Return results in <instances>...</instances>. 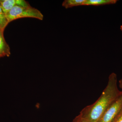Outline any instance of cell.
<instances>
[{
    "instance_id": "6da1fadb",
    "label": "cell",
    "mask_w": 122,
    "mask_h": 122,
    "mask_svg": "<svg viewBox=\"0 0 122 122\" xmlns=\"http://www.w3.org/2000/svg\"><path fill=\"white\" fill-rule=\"evenodd\" d=\"M122 92L118 88L117 75L112 73L100 97L93 104L84 107L79 115L85 122H98L105 111L120 96Z\"/></svg>"
},
{
    "instance_id": "7a4b0ae2",
    "label": "cell",
    "mask_w": 122,
    "mask_h": 122,
    "mask_svg": "<svg viewBox=\"0 0 122 122\" xmlns=\"http://www.w3.org/2000/svg\"><path fill=\"white\" fill-rule=\"evenodd\" d=\"M9 23L12 21L23 18L30 17L42 20L44 16L37 9L31 6L21 7L16 5L5 14Z\"/></svg>"
},
{
    "instance_id": "3957f363",
    "label": "cell",
    "mask_w": 122,
    "mask_h": 122,
    "mask_svg": "<svg viewBox=\"0 0 122 122\" xmlns=\"http://www.w3.org/2000/svg\"><path fill=\"white\" fill-rule=\"evenodd\" d=\"M122 107V91L120 96L105 111L98 122H112Z\"/></svg>"
},
{
    "instance_id": "277c9868",
    "label": "cell",
    "mask_w": 122,
    "mask_h": 122,
    "mask_svg": "<svg viewBox=\"0 0 122 122\" xmlns=\"http://www.w3.org/2000/svg\"><path fill=\"white\" fill-rule=\"evenodd\" d=\"M0 4L5 14L16 5L24 7L30 6L28 2L24 0H0Z\"/></svg>"
},
{
    "instance_id": "5b68a950",
    "label": "cell",
    "mask_w": 122,
    "mask_h": 122,
    "mask_svg": "<svg viewBox=\"0 0 122 122\" xmlns=\"http://www.w3.org/2000/svg\"><path fill=\"white\" fill-rule=\"evenodd\" d=\"M4 30L0 29V57H9L11 55L10 48L4 37Z\"/></svg>"
},
{
    "instance_id": "8992f818",
    "label": "cell",
    "mask_w": 122,
    "mask_h": 122,
    "mask_svg": "<svg viewBox=\"0 0 122 122\" xmlns=\"http://www.w3.org/2000/svg\"><path fill=\"white\" fill-rule=\"evenodd\" d=\"M117 1V0H85L83 5H100L114 4Z\"/></svg>"
},
{
    "instance_id": "52a82bcc",
    "label": "cell",
    "mask_w": 122,
    "mask_h": 122,
    "mask_svg": "<svg viewBox=\"0 0 122 122\" xmlns=\"http://www.w3.org/2000/svg\"><path fill=\"white\" fill-rule=\"evenodd\" d=\"M85 0H65L62 4V6L66 9L75 6L83 5Z\"/></svg>"
},
{
    "instance_id": "ba28073f",
    "label": "cell",
    "mask_w": 122,
    "mask_h": 122,
    "mask_svg": "<svg viewBox=\"0 0 122 122\" xmlns=\"http://www.w3.org/2000/svg\"><path fill=\"white\" fill-rule=\"evenodd\" d=\"M6 17H2L0 16V29L5 30L9 24Z\"/></svg>"
},
{
    "instance_id": "9c48e42d",
    "label": "cell",
    "mask_w": 122,
    "mask_h": 122,
    "mask_svg": "<svg viewBox=\"0 0 122 122\" xmlns=\"http://www.w3.org/2000/svg\"><path fill=\"white\" fill-rule=\"evenodd\" d=\"M112 122H122V107Z\"/></svg>"
},
{
    "instance_id": "30bf717a",
    "label": "cell",
    "mask_w": 122,
    "mask_h": 122,
    "mask_svg": "<svg viewBox=\"0 0 122 122\" xmlns=\"http://www.w3.org/2000/svg\"><path fill=\"white\" fill-rule=\"evenodd\" d=\"M74 122H85V121L82 118L80 115H79L76 117L75 119Z\"/></svg>"
},
{
    "instance_id": "8fae6325",
    "label": "cell",
    "mask_w": 122,
    "mask_h": 122,
    "mask_svg": "<svg viewBox=\"0 0 122 122\" xmlns=\"http://www.w3.org/2000/svg\"><path fill=\"white\" fill-rule=\"evenodd\" d=\"M0 16L2 17H5V14L3 12V11L1 8V6L0 4Z\"/></svg>"
},
{
    "instance_id": "7c38bea8",
    "label": "cell",
    "mask_w": 122,
    "mask_h": 122,
    "mask_svg": "<svg viewBox=\"0 0 122 122\" xmlns=\"http://www.w3.org/2000/svg\"><path fill=\"white\" fill-rule=\"evenodd\" d=\"M119 87L122 89V79L119 81Z\"/></svg>"
},
{
    "instance_id": "4fadbf2b",
    "label": "cell",
    "mask_w": 122,
    "mask_h": 122,
    "mask_svg": "<svg viewBox=\"0 0 122 122\" xmlns=\"http://www.w3.org/2000/svg\"><path fill=\"white\" fill-rule=\"evenodd\" d=\"M120 30H122V25H121V26H120Z\"/></svg>"
}]
</instances>
